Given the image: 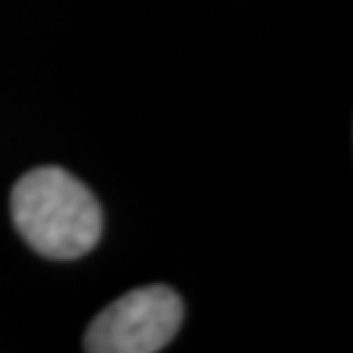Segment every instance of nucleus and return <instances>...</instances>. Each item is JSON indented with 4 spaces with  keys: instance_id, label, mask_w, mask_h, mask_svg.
<instances>
[{
    "instance_id": "nucleus-1",
    "label": "nucleus",
    "mask_w": 353,
    "mask_h": 353,
    "mask_svg": "<svg viewBox=\"0 0 353 353\" xmlns=\"http://www.w3.org/2000/svg\"><path fill=\"white\" fill-rule=\"evenodd\" d=\"M13 225L42 256L79 259L102 236V210L94 194L63 168H34L11 194Z\"/></svg>"
},
{
    "instance_id": "nucleus-2",
    "label": "nucleus",
    "mask_w": 353,
    "mask_h": 353,
    "mask_svg": "<svg viewBox=\"0 0 353 353\" xmlns=\"http://www.w3.org/2000/svg\"><path fill=\"white\" fill-rule=\"evenodd\" d=\"M183 303L168 285H147L121 296L92 319L84 335L89 353H154L176 338Z\"/></svg>"
}]
</instances>
